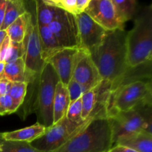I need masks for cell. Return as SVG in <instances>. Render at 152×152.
Instances as JSON below:
<instances>
[{"mask_svg": "<svg viewBox=\"0 0 152 152\" xmlns=\"http://www.w3.org/2000/svg\"><path fill=\"white\" fill-rule=\"evenodd\" d=\"M49 5L54 6L65 12L76 15L83 13L90 0H43Z\"/></svg>", "mask_w": 152, "mask_h": 152, "instance_id": "obj_23", "label": "cell"}, {"mask_svg": "<svg viewBox=\"0 0 152 152\" xmlns=\"http://www.w3.org/2000/svg\"><path fill=\"white\" fill-rule=\"evenodd\" d=\"M145 105H152L151 80L129 82L112 90L107 105V115Z\"/></svg>", "mask_w": 152, "mask_h": 152, "instance_id": "obj_4", "label": "cell"}, {"mask_svg": "<svg viewBox=\"0 0 152 152\" xmlns=\"http://www.w3.org/2000/svg\"><path fill=\"white\" fill-rule=\"evenodd\" d=\"M67 89H68V94H69L70 101L74 102L77 100L79 98L82 97L84 94H86L88 91L90 90V88L86 86L80 84L78 82L71 78L68 84L67 85Z\"/></svg>", "mask_w": 152, "mask_h": 152, "instance_id": "obj_28", "label": "cell"}, {"mask_svg": "<svg viewBox=\"0 0 152 152\" xmlns=\"http://www.w3.org/2000/svg\"><path fill=\"white\" fill-rule=\"evenodd\" d=\"M138 106L126 111H117L107 115L111 132L114 144L120 137L142 131L144 113L147 106Z\"/></svg>", "mask_w": 152, "mask_h": 152, "instance_id": "obj_9", "label": "cell"}, {"mask_svg": "<svg viewBox=\"0 0 152 152\" xmlns=\"http://www.w3.org/2000/svg\"><path fill=\"white\" fill-rule=\"evenodd\" d=\"M115 10L116 17L122 28L129 20L135 17L139 10L136 0H111Z\"/></svg>", "mask_w": 152, "mask_h": 152, "instance_id": "obj_20", "label": "cell"}, {"mask_svg": "<svg viewBox=\"0 0 152 152\" xmlns=\"http://www.w3.org/2000/svg\"><path fill=\"white\" fill-rule=\"evenodd\" d=\"M30 11L27 9V11L23 15L15 20L8 28H7V37L10 41L14 42H22L26 32L27 25L30 17Z\"/></svg>", "mask_w": 152, "mask_h": 152, "instance_id": "obj_24", "label": "cell"}, {"mask_svg": "<svg viewBox=\"0 0 152 152\" xmlns=\"http://www.w3.org/2000/svg\"><path fill=\"white\" fill-rule=\"evenodd\" d=\"M40 45H41L42 59L47 62L53 54L61 50L57 39L48 25H39Z\"/></svg>", "mask_w": 152, "mask_h": 152, "instance_id": "obj_17", "label": "cell"}, {"mask_svg": "<svg viewBox=\"0 0 152 152\" xmlns=\"http://www.w3.org/2000/svg\"><path fill=\"white\" fill-rule=\"evenodd\" d=\"M19 109L8 94L0 96V115H7L15 113Z\"/></svg>", "mask_w": 152, "mask_h": 152, "instance_id": "obj_30", "label": "cell"}, {"mask_svg": "<svg viewBox=\"0 0 152 152\" xmlns=\"http://www.w3.org/2000/svg\"><path fill=\"white\" fill-rule=\"evenodd\" d=\"M70 97L67 86L60 81L56 87L53 104V124L57 123L62 117L66 116L67 111L70 105Z\"/></svg>", "mask_w": 152, "mask_h": 152, "instance_id": "obj_18", "label": "cell"}, {"mask_svg": "<svg viewBox=\"0 0 152 152\" xmlns=\"http://www.w3.org/2000/svg\"><path fill=\"white\" fill-rule=\"evenodd\" d=\"M108 152H137L131 148H126V147L121 146V145H115L114 146H112Z\"/></svg>", "mask_w": 152, "mask_h": 152, "instance_id": "obj_34", "label": "cell"}, {"mask_svg": "<svg viewBox=\"0 0 152 152\" xmlns=\"http://www.w3.org/2000/svg\"><path fill=\"white\" fill-rule=\"evenodd\" d=\"M114 145L107 117L93 119L77 135L53 152H108Z\"/></svg>", "mask_w": 152, "mask_h": 152, "instance_id": "obj_3", "label": "cell"}, {"mask_svg": "<svg viewBox=\"0 0 152 152\" xmlns=\"http://www.w3.org/2000/svg\"><path fill=\"white\" fill-rule=\"evenodd\" d=\"M0 152H42L36 149L30 142L4 140L0 138Z\"/></svg>", "mask_w": 152, "mask_h": 152, "instance_id": "obj_25", "label": "cell"}, {"mask_svg": "<svg viewBox=\"0 0 152 152\" xmlns=\"http://www.w3.org/2000/svg\"><path fill=\"white\" fill-rule=\"evenodd\" d=\"M114 144L137 152H152V135L141 131L120 137Z\"/></svg>", "mask_w": 152, "mask_h": 152, "instance_id": "obj_15", "label": "cell"}, {"mask_svg": "<svg viewBox=\"0 0 152 152\" xmlns=\"http://www.w3.org/2000/svg\"><path fill=\"white\" fill-rule=\"evenodd\" d=\"M84 12L105 31L124 29L117 21L111 0H90Z\"/></svg>", "mask_w": 152, "mask_h": 152, "instance_id": "obj_13", "label": "cell"}, {"mask_svg": "<svg viewBox=\"0 0 152 152\" xmlns=\"http://www.w3.org/2000/svg\"><path fill=\"white\" fill-rule=\"evenodd\" d=\"M6 5H7V0H0V28L4 19Z\"/></svg>", "mask_w": 152, "mask_h": 152, "instance_id": "obj_35", "label": "cell"}, {"mask_svg": "<svg viewBox=\"0 0 152 152\" xmlns=\"http://www.w3.org/2000/svg\"><path fill=\"white\" fill-rule=\"evenodd\" d=\"M34 4L36 16L39 25H48L55 20L62 11V10L58 7L47 4L43 0H36L34 1Z\"/></svg>", "mask_w": 152, "mask_h": 152, "instance_id": "obj_21", "label": "cell"}, {"mask_svg": "<svg viewBox=\"0 0 152 152\" xmlns=\"http://www.w3.org/2000/svg\"><path fill=\"white\" fill-rule=\"evenodd\" d=\"M82 112H83V103H82V97H80L74 102H70L65 117L68 120L74 123H82L86 121L82 120Z\"/></svg>", "mask_w": 152, "mask_h": 152, "instance_id": "obj_27", "label": "cell"}, {"mask_svg": "<svg viewBox=\"0 0 152 152\" xmlns=\"http://www.w3.org/2000/svg\"><path fill=\"white\" fill-rule=\"evenodd\" d=\"M27 11L25 2L22 0H7L5 13L0 30L6 31L7 28Z\"/></svg>", "mask_w": 152, "mask_h": 152, "instance_id": "obj_22", "label": "cell"}, {"mask_svg": "<svg viewBox=\"0 0 152 152\" xmlns=\"http://www.w3.org/2000/svg\"><path fill=\"white\" fill-rule=\"evenodd\" d=\"M11 84V82L5 78H2L0 80V96L8 94Z\"/></svg>", "mask_w": 152, "mask_h": 152, "instance_id": "obj_33", "label": "cell"}, {"mask_svg": "<svg viewBox=\"0 0 152 152\" xmlns=\"http://www.w3.org/2000/svg\"><path fill=\"white\" fill-rule=\"evenodd\" d=\"M112 91V83L102 80L82 96V120H93L96 117H107V105Z\"/></svg>", "mask_w": 152, "mask_h": 152, "instance_id": "obj_8", "label": "cell"}, {"mask_svg": "<svg viewBox=\"0 0 152 152\" xmlns=\"http://www.w3.org/2000/svg\"><path fill=\"white\" fill-rule=\"evenodd\" d=\"M79 31L80 47L89 53L97 48L108 31L95 22L85 12L75 16Z\"/></svg>", "mask_w": 152, "mask_h": 152, "instance_id": "obj_11", "label": "cell"}, {"mask_svg": "<svg viewBox=\"0 0 152 152\" xmlns=\"http://www.w3.org/2000/svg\"><path fill=\"white\" fill-rule=\"evenodd\" d=\"M5 64L6 63L4 62H0V80L4 78V71Z\"/></svg>", "mask_w": 152, "mask_h": 152, "instance_id": "obj_37", "label": "cell"}, {"mask_svg": "<svg viewBox=\"0 0 152 152\" xmlns=\"http://www.w3.org/2000/svg\"><path fill=\"white\" fill-rule=\"evenodd\" d=\"M24 55V48L22 42H14L10 41V48H9L8 52L6 56L4 62L6 64L10 63L17 59H21L23 57Z\"/></svg>", "mask_w": 152, "mask_h": 152, "instance_id": "obj_29", "label": "cell"}, {"mask_svg": "<svg viewBox=\"0 0 152 152\" xmlns=\"http://www.w3.org/2000/svg\"><path fill=\"white\" fill-rule=\"evenodd\" d=\"M10 39L7 36L0 48V62H4V59L7 54V52H8L9 48H10Z\"/></svg>", "mask_w": 152, "mask_h": 152, "instance_id": "obj_32", "label": "cell"}, {"mask_svg": "<svg viewBox=\"0 0 152 152\" xmlns=\"http://www.w3.org/2000/svg\"><path fill=\"white\" fill-rule=\"evenodd\" d=\"M46 128L39 123L13 132L0 133V138L4 140L24 141L31 143L44 134Z\"/></svg>", "mask_w": 152, "mask_h": 152, "instance_id": "obj_16", "label": "cell"}, {"mask_svg": "<svg viewBox=\"0 0 152 152\" xmlns=\"http://www.w3.org/2000/svg\"><path fill=\"white\" fill-rule=\"evenodd\" d=\"M27 90L28 84L26 83H12L8 95L13 99L15 105L19 107V108L25 101Z\"/></svg>", "mask_w": 152, "mask_h": 152, "instance_id": "obj_26", "label": "cell"}, {"mask_svg": "<svg viewBox=\"0 0 152 152\" xmlns=\"http://www.w3.org/2000/svg\"><path fill=\"white\" fill-rule=\"evenodd\" d=\"M59 78L50 63L45 62L39 75L35 99V112L38 123L45 128L53 124V104Z\"/></svg>", "mask_w": 152, "mask_h": 152, "instance_id": "obj_5", "label": "cell"}, {"mask_svg": "<svg viewBox=\"0 0 152 152\" xmlns=\"http://www.w3.org/2000/svg\"><path fill=\"white\" fill-rule=\"evenodd\" d=\"M142 132L152 135V105L147 106L145 110Z\"/></svg>", "mask_w": 152, "mask_h": 152, "instance_id": "obj_31", "label": "cell"}, {"mask_svg": "<svg viewBox=\"0 0 152 152\" xmlns=\"http://www.w3.org/2000/svg\"><path fill=\"white\" fill-rule=\"evenodd\" d=\"M125 29L108 31L101 44L90 53L102 80L112 83V90L118 87L130 68L127 64Z\"/></svg>", "mask_w": 152, "mask_h": 152, "instance_id": "obj_1", "label": "cell"}, {"mask_svg": "<svg viewBox=\"0 0 152 152\" xmlns=\"http://www.w3.org/2000/svg\"><path fill=\"white\" fill-rule=\"evenodd\" d=\"M38 77H31L28 75L22 58L10 63L5 64L4 78L11 83H26L28 85Z\"/></svg>", "mask_w": 152, "mask_h": 152, "instance_id": "obj_19", "label": "cell"}, {"mask_svg": "<svg viewBox=\"0 0 152 152\" xmlns=\"http://www.w3.org/2000/svg\"><path fill=\"white\" fill-rule=\"evenodd\" d=\"M7 31L0 30V48H1V44H2L3 41H4V39H5V37H7Z\"/></svg>", "mask_w": 152, "mask_h": 152, "instance_id": "obj_36", "label": "cell"}, {"mask_svg": "<svg viewBox=\"0 0 152 152\" xmlns=\"http://www.w3.org/2000/svg\"><path fill=\"white\" fill-rule=\"evenodd\" d=\"M91 120L76 123L64 117L57 123L46 128L44 134L31 142V145L42 152H53L80 133Z\"/></svg>", "mask_w": 152, "mask_h": 152, "instance_id": "obj_6", "label": "cell"}, {"mask_svg": "<svg viewBox=\"0 0 152 152\" xmlns=\"http://www.w3.org/2000/svg\"><path fill=\"white\" fill-rule=\"evenodd\" d=\"M29 11L31 14L28 19L25 37L22 41L24 48L22 59L28 75L31 77H37L39 75L45 62L42 60L41 56V45L35 6L34 10L32 7L31 10Z\"/></svg>", "mask_w": 152, "mask_h": 152, "instance_id": "obj_7", "label": "cell"}, {"mask_svg": "<svg viewBox=\"0 0 152 152\" xmlns=\"http://www.w3.org/2000/svg\"><path fill=\"white\" fill-rule=\"evenodd\" d=\"M72 78L80 84L92 88L102 80L90 53L78 48L74 61Z\"/></svg>", "mask_w": 152, "mask_h": 152, "instance_id": "obj_12", "label": "cell"}, {"mask_svg": "<svg viewBox=\"0 0 152 152\" xmlns=\"http://www.w3.org/2000/svg\"><path fill=\"white\" fill-rule=\"evenodd\" d=\"M48 26L57 39L61 48H79L80 39L75 16L62 10Z\"/></svg>", "mask_w": 152, "mask_h": 152, "instance_id": "obj_10", "label": "cell"}, {"mask_svg": "<svg viewBox=\"0 0 152 152\" xmlns=\"http://www.w3.org/2000/svg\"><path fill=\"white\" fill-rule=\"evenodd\" d=\"M78 48H62L53 54L46 62L53 67L59 81L67 86L72 78L74 61Z\"/></svg>", "mask_w": 152, "mask_h": 152, "instance_id": "obj_14", "label": "cell"}, {"mask_svg": "<svg viewBox=\"0 0 152 152\" xmlns=\"http://www.w3.org/2000/svg\"><path fill=\"white\" fill-rule=\"evenodd\" d=\"M134 25L126 35L127 64L129 68L151 62L152 59V4L139 9Z\"/></svg>", "mask_w": 152, "mask_h": 152, "instance_id": "obj_2", "label": "cell"}]
</instances>
